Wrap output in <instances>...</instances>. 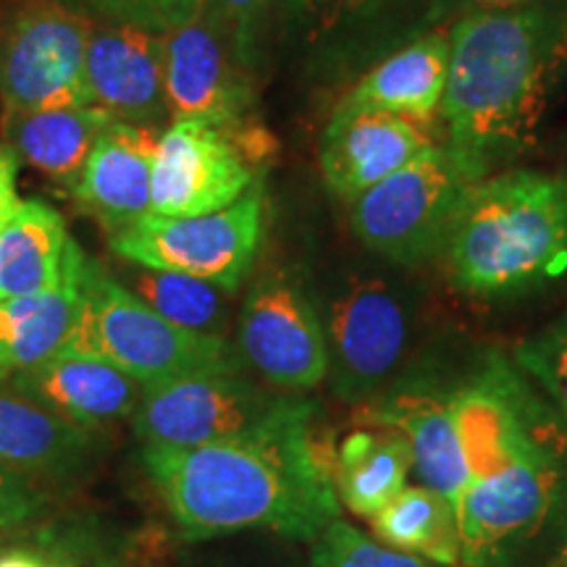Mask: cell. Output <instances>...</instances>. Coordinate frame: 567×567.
I'll return each instance as SVG.
<instances>
[{
	"label": "cell",
	"mask_w": 567,
	"mask_h": 567,
	"mask_svg": "<svg viewBox=\"0 0 567 567\" xmlns=\"http://www.w3.org/2000/svg\"><path fill=\"white\" fill-rule=\"evenodd\" d=\"M375 542L439 565H460L457 509L444 494L417 484L405 486L371 517Z\"/></svg>",
	"instance_id": "26"
},
{
	"label": "cell",
	"mask_w": 567,
	"mask_h": 567,
	"mask_svg": "<svg viewBox=\"0 0 567 567\" xmlns=\"http://www.w3.org/2000/svg\"><path fill=\"white\" fill-rule=\"evenodd\" d=\"M329 344L331 392L352 405L384 394L405 371L421 326V287L408 268L352 264L318 305Z\"/></svg>",
	"instance_id": "5"
},
{
	"label": "cell",
	"mask_w": 567,
	"mask_h": 567,
	"mask_svg": "<svg viewBox=\"0 0 567 567\" xmlns=\"http://www.w3.org/2000/svg\"><path fill=\"white\" fill-rule=\"evenodd\" d=\"M237 350L274 389L308 392L329 379L321 310L300 276L266 268L237 316Z\"/></svg>",
	"instance_id": "12"
},
{
	"label": "cell",
	"mask_w": 567,
	"mask_h": 567,
	"mask_svg": "<svg viewBox=\"0 0 567 567\" xmlns=\"http://www.w3.org/2000/svg\"><path fill=\"white\" fill-rule=\"evenodd\" d=\"M452 287L478 300L528 295L567 276V176L515 166L473 182L442 250Z\"/></svg>",
	"instance_id": "4"
},
{
	"label": "cell",
	"mask_w": 567,
	"mask_h": 567,
	"mask_svg": "<svg viewBox=\"0 0 567 567\" xmlns=\"http://www.w3.org/2000/svg\"><path fill=\"white\" fill-rule=\"evenodd\" d=\"M446 30L444 145L481 182L547 145L567 109V0L467 13Z\"/></svg>",
	"instance_id": "1"
},
{
	"label": "cell",
	"mask_w": 567,
	"mask_h": 567,
	"mask_svg": "<svg viewBox=\"0 0 567 567\" xmlns=\"http://www.w3.org/2000/svg\"><path fill=\"white\" fill-rule=\"evenodd\" d=\"M360 423L384 425L405 436L417 481L444 494L457 509L465 463L455 421V389L431 379H396L384 394L360 408Z\"/></svg>",
	"instance_id": "15"
},
{
	"label": "cell",
	"mask_w": 567,
	"mask_h": 567,
	"mask_svg": "<svg viewBox=\"0 0 567 567\" xmlns=\"http://www.w3.org/2000/svg\"><path fill=\"white\" fill-rule=\"evenodd\" d=\"M82 276L84 268L51 292L0 300V373L27 371L63 350L80 316Z\"/></svg>",
	"instance_id": "25"
},
{
	"label": "cell",
	"mask_w": 567,
	"mask_h": 567,
	"mask_svg": "<svg viewBox=\"0 0 567 567\" xmlns=\"http://www.w3.org/2000/svg\"><path fill=\"white\" fill-rule=\"evenodd\" d=\"M425 145L431 140L408 118L339 101L321 134L318 163L326 187L352 203L400 172Z\"/></svg>",
	"instance_id": "17"
},
{
	"label": "cell",
	"mask_w": 567,
	"mask_h": 567,
	"mask_svg": "<svg viewBox=\"0 0 567 567\" xmlns=\"http://www.w3.org/2000/svg\"><path fill=\"white\" fill-rule=\"evenodd\" d=\"M63 350L105 360L145 389L195 373L243 371L245 363L229 339L166 321L92 260L84 266L80 316Z\"/></svg>",
	"instance_id": "6"
},
{
	"label": "cell",
	"mask_w": 567,
	"mask_h": 567,
	"mask_svg": "<svg viewBox=\"0 0 567 567\" xmlns=\"http://www.w3.org/2000/svg\"><path fill=\"white\" fill-rule=\"evenodd\" d=\"M163 90L168 118H200L226 132L258 122L252 74L205 9L193 21L161 34Z\"/></svg>",
	"instance_id": "13"
},
{
	"label": "cell",
	"mask_w": 567,
	"mask_h": 567,
	"mask_svg": "<svg viewBox=\"0 0 567 567\" xmlns=\"http://www.w3.org/2000/svg\"><path fill=\"white\" fill-rule=\"evenodd\" d=\"M45 507V494L38 481L0 465V536L24 528Z\"/></svg>",
	"instance_id": "33"
},
{
	"label": "cell",
	"mask_w": 567,
	"mask_h": 567,
	"mask_svg": "<svg viewBox=\"0 0 567 567\" xmlns=\"http://www.w3.org/2000/svg\"><path fill=\"white\" fill-rule=\"evenodd\" d=\"M515 363L538 381L567 421V313L517 342Z\"/></svg>",
	"instance_id": "32"
},
{
	"label": "cell",
	"mask_w": 567,
	"mask_h": 567,
	"mask_svg": "<svg viewBox=\"0 0 567 567\" xmlns=\"http://www.w3.org/2000/svg\"><path fill=\"white\" fill-rule=\"evenodd\" d=\"M19 158L9 145L0 147V226L19 210L21 197L17 193Z\"/></svg>",
	"instance_id": "34"
},
{
	"label": "cell",
	"mask_w": 567,
	"mask_h": 567,
	"mask_svg": "<svg viewBox=\"0 0 567 567\" xmlns=\"http://www.w3.org/2000/svg\"><path fill=\"white\" fill-rule=\"evenodd\" d=\"M557 166H559V174L567 176V130L559 134L557 140Z\"/></svg>",
	"instance_id": "37"
},
{
	"label": "cell",
	"mask_w": 567,
	"mask_h": 567,
	"mask_svg": "<svg viewBox=\"0 0 567 567\" xmlns=\"http://www.w3.org/2000/svg\"><path fill=\"white\" fill-rule=\"evenodd\" d=\"M116 118L97 105H69L32 113H6V140L19 161L71 187L87 155Z\"/></svg>",
	"instance_id": "23"
},
{
	"label": "cell",
	"mask_w": 567,
	"mask_h": 567,
	"mask_svg": "<svg viewBox=\"0 0 567 567\" xmlns=\"http://www.w3.org/2000/svg\"><path fill=\"white\" fill-rule=\"evenodd\" d=\"M87 258L76 247L61 213L42 200H21L0 226V300L51 292L82 271Z\"/></svg>",
	"instance_id": "22"
},
{
	"label": "cell",
	"mask_w": 567,
	"mask_h": 567,
	"mask_svg": "<svg viewBox=\"0 0 567 567\" xmlns=\"http://www.w3.org/2000/svg\"><path fill=\"white\" fill-rule=\"evenodd\" d=\"M308 567H450V565H439V563H431V559L396 551L337 517V520L329 523V526L323 528V534L313 542Z\"/></svg>",
	"instance_id": "29"
},
{
	"label": "cell",
	"mask_w": 567,
	"mask_h": 567,
	"mask_svg": "<svg viewBox=\"0 0 567 567\" xmlns=\"http://www.w3.org/2000/svg\"><path fill=\"white\" fill-rule=\"evenodd\" d=\"M465 463L460 563L492 567L542 534L565 484V434L499 354L455 386Z\"/></svg>",
	"instance_id": "3"
},
{
	"label": "cell",
	"mask_w": 567,
	"mask_h": 567,
	"mask_svg": "<svg viewBox=\"0 0 567 567\" xmlns=\"http://www.w3.org/2000/svg\"><path fill=\"white\" fill-rule=\"evenodd\" d=\"M279 27L302 66L358 80L396 48L444 24V0H281Z\"/></svg>",
	"instance_id": "9"
},
{
	"label": "cell",
	"mask_w": 567,
	"mask_h": 567,
	"mask_svg": "<svg viewBox=\"0 0 567 567\" xmlns=\"http://www.w3.org/2000/svg\"><path fill=\"white\" fill-rule=\"evenodd\" d=\"M463 166L446 145H425L400 172L350 203V226L373 258L408 268L442 258L444 239L465 189Z\"/></svg>",
	"instance_id": "7"
},
{
	"label": "cell",
	"mask_w": 567,
	"mask_h": 567,
	"mask_svg": "<svg viewBox=\"0 0 567 567\" xmlns=\"http://www.w3.org/2000/svg\"><path fill=\"white\" fill-rule=\"evenodd\" d=\"M90 103L116 122L166 130L161 34L126 24H95L84 61Z\"/></svg>",
	"instance_id": "16"
},
{
	"label": "cell",
	"mask_w": 567,
	"mask_h": 567,
	"mask_svg": "<svg viewBox=\"0 0 567 567\" xmlns=\"http://www.w3.org/2000/svg\"><path fill=\"white\" fill-rule=\"evenodd\" d=\"M264 172L247 161L221 126L200 118L172 122L161 132L153 163L155 216H203L237 203Z\"/></svg>",
	"instance_id": "14"
},
{
	"label": "cell",
	"mask_w": 567,
	"mask_h": 567,
	"mask_svg": "<svg viewBox=\"0 0 567 567\" xmlns=\"http://www.w3.org/2000/svg\"><path fill=\"white\" fill-rule=\"evenodd\" d=\"M313 417L237 442L145 446L142 463L182 538L271 530L313 544L342 505Z\"/></svg>",
	"instance_id": "2"
},
{
	"label": "cell",
	"mask_w": 567,
	"mask_h": 567,
	"mask_svg": "<svg viewBox=\"0 0 567 567\" xmlns=\"http://www.w3.org/2000/svg\"><path fill=\"white\" fill-rule=\"evenodd\" d=\"M517 3H528V0H444V24L450 27L452 21L463 19L467 13L509 9Z\"/></svg>",
	"instance_id": "35"
},
{
	"label": "cell",
	"mask_w": 567,
	"mask_h": 567,
	"mask_svg": "<svg viewBox=\"0 0 567 567\" xmlns=\"http://www.w3.org/2000/svg\"><path fill=\"white\" fill-rule=\"evenodd\" d=\"M555 567H567V547H565L563 555H559V559H557V565H555Z\"/></svg>",
	"instance_id": "38"
},
{
	"label": "cell",
	"mask_w": 567,
	"mask_h": 567,
	"mask_svg": "<svg viewBox=\"0 0 567 567\" xmlns=\"http://www.w3.org/2000/svg\"><path fill=\"white\" fill-rule=\"evenodd\" d=\"M450 30L439 27L373 63L354 80L342 101L394 113L413 124H429L442 113L450 84Z\"/></svg>",
	"instance_id": "21"
},
{
	"label": "cell",
	"mask_w": 567,
	"mask_h": 567,
	"mask_svg": "<svg viewBox=\"0 0 567 567\" xmlns=\"http://www.w3.org/2000/svg\"><path fill=\"white\" fill-rule=\"evenodd\" d=\"M413 473L408 439L384 425L354 429L334 455V484L339 502L360 517L384 509Z\"/></svg>",
	"instance_id": "24"
},
{
	"label": "cell",
	"mask_w": 567,
	"mask_h": 567,
	"mask_svg": "<svg viewBox=\"0 0 567 567\" xmlns=\"http://www.w3.org/2000/svg\"><path fill=\"white\" fill-rule=\"evenodd\" d=\"M0 567H45L32 538H19V542L0 547Z\"/></svg>",
	"instance_id": "36"
},
{
	"label": "cell",
	"mask_w": 567,
	"mask_h": 567,
	"mask_svg": "<svg viewBox=\"0 0 567 567\" xmlns=\"http://www.w3.org/2000/svg\"><path fill=\"white\" fill-rule=\"evenodd\" d=\"M266 229L264 176L237 203L203 216L147 213L122 231L109 234L111 250L130 264L187 274L237 292L258 258Z\"/></svg>",
	"instance_id": "10"
},
{
	"label": "cell",
	"mask_w": 567,
	"mask_h": 567,
	"mask_svg": "<svg viewBox=\"0 0 567 567\" xmlns=\"http://www.w3.org/2000/svg\"><path fill=\"white\" fill-rule=\"evenodd\" d=\"M30 538L45 567H130L124 538L87 517L48 523Z\"/></svg>",
	"instance_id": "28"
},
{
	"label": "cell",
	"mask_w": 567,
	"mask_h": 567,
	"mask_svg": "<svg viewBox=\"0 0 567 567\" xmlns=\"http://www.w3.org/2000/svg\"><path fill=\"white\" fill-rule=\"evenodd\" d=\"M118 281L137 295L142 302L151 305L155 313H161L166 321L182 326V329L200 331V334L226 337V329H229L226 297L231 292L216 287V284L137 264H132L126 281Z\"/></svg>",
	"instance_id": "27"
},
{
	"label": "cell",
	"mask_w": 567,
	"mask_h": 567,
	"mask_svg": "<svg viewBox=\"0 0 567 567\" xmlns=\"http://www.w3.org/2000/svg\"><path fill=\"white\" fill-rule=\"evenodd\" d=\"M95 24H126L163 34L193 21L205 0H59Z\"/></svg>",
	"instance_id": "30"
},
{
	"label": "cell",
	"mask_w": 567,
	"mask_h": 567,
	"mask_svg": "<svg viewBox=\"0 0 567 567\" xmlns=\"http://www.w3.org/2000/svg\"><path fill=\"white\" fill-rule=\"evenodd\" d=\"M281 0H205V13L229 40L243 66L255 74L271 19L279 21Z\"/></svg>",
	"instance_id": "31"
},
{
	"label": "cell",
	"mask_w": 567,
	"mask_h": 567,
	"mask_svg": "<svg viewBox=\"0 0 567 567\" xmlns=\"http://www.w3.org/2000/svg\"><path fill=\"white\" fill-rule=\"evenodd\" d=\"M21 389L38 396L42 405L87 431H101L122 417H132L145 386L132 375L92 354L61 350L45 363L11 373Z\"/></svg>",
	"instance_id": "19"
},
{
	"label": "cell",
	"mask_w": 567,
	"mask_h": 567,
	"mask_svg": "<svg viewBox=\"0 0 567 567\" xmlns=\"http://www.w3.org/2000/svg\"><path fill=\"white\" fill-rule=\"evenodd\" d=\"M316 415L305 396L255 384L243 371L195 373L145 389L132 415L145 446H205L258 436Z\"/></svg>",
	"instance_id": "8"
},
{
	"label": "cell",
	"mask_w": 567,
	"mask_h": 567,
	"mask_svg": "<svg viewBox=\"0 0 567 567\" xmlns=\"http://www.w3.org/2000/svg\"><path fill=\"white\" fill-rule=\"evenodd\" d=\"M95 431L80 429L0 373V465L34 481L66 478L82 471Z\"/></svg>",
	"instance_id": "20"
},
{
	"label": "cell",
	"mask_w": 567,
	"mask_h": 567,
	"mask_svg": "<svg viewBox=\"0 0 567 567\" xmlns=\"http://www.w3.org/2000/svg\"><path fill=\"white\" fill-rule=\"evenodd\" d=\"M163 130L113 122L87 155L80 179L69 187L82 210L109 234L122 231L153 205V163Z\"/></svg>",
	"instance_id": "18"
},
{
	"label": "cell",
	"mask_w": 567,
	"mask_h": 567,
	"mask_svg": "<svg viewBox=\"0 0 567 567\" xmlns=\"http://www.w3.org/2000/svg\"><path fill=\"white\" fill-rule=\"evenodd\" d=\"M92 27L95 21L59 0H27L0 48L6 113L92 105L84 80Z\"/></svg>",
	"instance_id": "11"
}]
</instances>
